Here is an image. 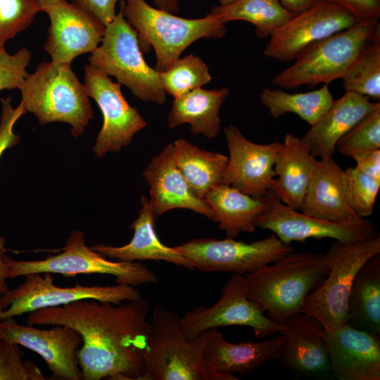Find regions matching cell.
<instances>
[{
    "mask_svg": "<svg viewBox=\"0 0 380 380\" xmlns=\"http://www.w3.org/2000/svg\"><path fill=\"white\" fill-rule=\"evenodd\" d=\"M149 303L140 297L120 304L82 300L28 313L29 325H65L82 336L77 352L85 380H143Z\"/></svg>",
    "mask_w": 380,
    "mask_h": 380,
    "instance_id": "obj_1",
    "label": "cell"
},
{
    "mask_svg": "<svg viewBox=\"0 0 380 380\" xmlns=\"http://www.w3.org/2000/svg\"><path fill=\"white\" fill-rule=\"evenodd\" d=\"M329 269L325 253L293 251L277 262L246 274L247 295L270 320L281 324L302 312L306 296L322 284Z\"/></svg>",
    "mask_w": 380,
    "mask_h": 380,
    "instance_id": "obj_2",
    "label": "cell"
},
{
    "mask_svg": "<svg viewBox=\"0 0 380 380\" xmlns=\"http://www.w3.org/2000/svg\"><path fill=\"white\" fill-rule=\"evenodd\" d=\"M120 8L126 20L137 32L141 52L153 49L158 72L167 70L193 42L201 38H222L226 27L211 13L204 18L188 19L153 8L144 0H122Z\"/></svg>",
    "mask_w": 380,
    "mask_h": 380,
    "instance_id": "obj_3",
    "label": "cell"
},
{
    "mask_svg": "<svg viewBox=\"0 0 380 380\" xmlns=\"http://www.w3.org/2000/svg\"><path fill=\"white\" fill-rule=\"evenodd\" d=\"M19 89L20 103L40 125L68 123L72 136L77 137L94 118L85 85L70 64L42 62L33 73L28 74Z\"/></svg>",
    "mask_w": 380,
    "mask_h": 380,
    "instance_id": "obj_4",
    "label": "cell"
},
{
    "mask_svg": "<svg viewBox=\"0 0 380 380\" xmlns=\"http://www.w3.org/2000/svg\"><path fill=\"white\" fill-rule=\"evenodd\" d=\"M151 315L143 380H216L206 368L203 354L217 329L189 340L182 334L176 313L158 305Z\"/></svg>",
    "mask_w": 380,
    "mask_h": 380,
    "instance_id": "obj_5",
    "label": "cell"
},
{
    "mask_svg": "<svg viewBox=\"0 0 380 380\" xmlns=\"http://www.w3.org/2000/svg\"><path fill=\"white\" fill-rule=\"evenodd\" d=\"M378 32L379 21L358 22L318 41L304 49L293 65L274 75L272 84L292 90L303 85L329 84L341 79Z\"/></svg>",
    "mask_w": 380,
    "mask_h": 380,
    "instance_id": "obj_6",
    "label": "cell"
},
{
    "mask_svg": "<svg viewBox=\"0 0 380 380\" xmlns=\"http://www.w3.org/2000/svg\"><path fill=\"white\" fill-rule=\"evenodd\" d=\"M89 64L113 76L138 99L158 105L165 101L159 72L150 67L142 56L137 32L125 18L120 8L106 25L103 37L90 53Z\"/></svg>",
    "mask_w": 380,
    "mask_h": 380,
    "instance_id": "obj_7",
    "label": "cell"
},
{
    "mask_svg": "<svg viewBox=\"0 0 380 380\" xmlns=\"http://www.w3.org/2000/svg\"><path fill=\"white\" fill-rule=\"evenodd\" d=\"M325 254L329 274L306 296L301 312L317 318L326 331H331L346 323L355 277L369 259L380 254V236L353 243L335 240Z\"/></svg>",
    "mask_w": 380,
    "mask_h": 380,
    "instance_id": "obj_8",
    "label": "cell"
},
{
    "mask_svg": "<svg viewBox=\"0 0 380 380\" xmlns=\"http://www.w3.org/2000/svg\"><path fill=\"white\" fill-rule=\"evenodd\" d=\"M62 250L42 260H15L5 253L2 258L9 267V279L31 273L51 272L65 277L108 274L115 277L117 284L134 287L158 281L157 276L141 262L107 259L87 246L81 231H72Z\"/></svg>",
    "mask_w": 380,
    "mask_h": 380,
    "instance_id": "obj_9",
    "label": "cell"
},
{
    "mask_svg": "<svg viewBox=\"0 0 380 380\" xmlns=\"http://www.w3.org/2000/svg\"><path fill=\"white\" fill-rule=\"evenodd\" d=\"M141 297L134 286H83L61 287L54 284L51 272H36L25 276L24 282L8 289L0 297V321L36 310L57 307L82 300H96L120 304Z\"/></svg>",
    "mask_w": 380,
    "mask_h": 380,
    "instance_id": "obj_10",
    "label": "cell"
},
{
    "mask_svg": "<svg viewBox=\"0 0 380 380\" xmlns=\"http://www.w3.org/2000/svg\"><path fill=\"white\" fill-rule=\"evenodd\" d=\"M175 248L191 262L195 270L239 274L253 272L293 251L273 233L251 243L231 237L222 240L202 238L191 239Z\"/></svg>",
    "mask_w": 380,
    "mask_h": 380,
    "instance_id": "obj_11",
    "label": "cell"
},
{
    "mask_svg": "<svg viewBox=\"0 0 380 380\" xmlns=\"http://www.w3.org/2000/svg\"><path fill=\"white\" fill-rule=\"evenodd\" d=\"M178 324L183 336L189 340L208 330L222 327H249L258 338L279 333L283 329L282 324L270 320L262 308L248 297L245 279L239 274L229 277L215 304L208 308L198 306L186 312L179 317Z\"/></svg>",
    "mask_w": 380,
    "mask_h": 380,
    "instance_id": "obj_12",
    "label": "cell"
},
{
    "mask_svg": "<svg viewBox=\"0 0 380 380\" xmlns=\"http://www.w3.org/2000/svg\"><path fill=\"white\" fill-rule=\"evenodd\" d=\"M262 198L265 209L256 217L255 227L270 230L286 245L311 238L353 243L379 235L374 224L366 218L350 222L328 221L299 213L284 203L272 190Z\"/></svg>",
    "mask_w": 380,
    "mask_h": 380,
    "instance_id": "obj_13",
    "label": "cell"
},
{
    "mask_svg": "<svg viewBox=\"0 0 380 380\" xmlns=\"http://www.w3.org/2000/svg\"><path fill=\"white\" fill-rule=\"evenodd\" d=\"M84 85L87 94L96 102L103 115L93 151L98 158L109 152H119L129 146L134 135L146 126L137 109L123 96L120 84L91 64L84 66Z\"/></svg>",
    "mask_w": 380,
    "mask_h": 380,
    "instance_id": "obj_14",
    "label": "cell"
},
{
    "mask_svg": "<svg viewBox=\"0 0 380 380\" xmlns=\"http://www.w3.org/2000/svg\"><path fill=\"white\" fill-rule=\"evenodd\" d=\"M358 22L343 8L320 1L277 29L270 36L263 54L280 61H293L312 44Z\"/></svg>",
    "mask_w": 380,
    "mask_h": 380,
    "instance_id": "obj_15",
    "label": "cell"
},
{
    "mask_svg": "<svg viewBox=\"0 0 380 380\" xmlns=\"http://www.w3.org/2000/svg\"><path fill=\"white\" fill-rule=\"evenodd\" d=\"M283 340L275 359L285 369L320 379H333L326 331L315 317L303 312L293 314L281 323Z\"/></svg>",
    "mask_w": 380,
    "mask_h": 380,
    "instance_id": "obj_16",
    "label": "cell"
},
{
    "mask_svg": "<svg viewBox=\"0 0 380 380\" xmlns=\"http://www.w3.org/2000/svg\"><path fill=\"white\" fill-rule=\"evenodd\" d=\"M12 319L0 321L4 338L39 354L52 372L51 379H83L77 356L82 338L77 331L65 325L42 329Z\"/></svg>",
    "mask_w": 380,
    "mask_h": 380,
    "instance_id": "obj_17",
    "label": "cell"
},
{
    "mask_svg": "<svg viewBox=\"0 0 380 380\" xmlns=\"http://www.w3.org/2000/svg\"><path fill=\"white\" fill-rule=\"evenodd\" d=\"M224 132L229 156L222 184L252 197H262L276 177L274 166L281 143L252 142L233 125L225 127Z\"/></svg>",
    "mask_w": 380,
    "mask_h": 380,
    "instance_id": "obj_18",
    "label": "cell"
},
{
    "mask_svg": "<svg viewBox=\"0 0 380 380\" xmlns=\"http://www.w3.org/2000/svg\"><path fill=\"white\" fill-rule=\"evenodd\" d=\"M44 12L51 23L43 47L52 62L71 65L75 58L91 53L101 42L106 26L75 4L63 0Z\"/></svg>",
    "mask_w": 380,
    "mask_h": 380,
    "instance_id": "obj_19",
    "label": "cell"
},
{
    "mask_svg": "<svg viewBox=\"0 0 380 380\" xmlns=\"http://www.w3.org/2000/svg\"><path fill=\"white\" fill-rule=\"evenodd\" d=\"M326 335L333 379H380V338L346 323Z\"/></svg>",
    "mask_w": 380,
    "mask_h": 380,
    "instance_id": "obj_20",
    "label": "cell"
},
{
    "mask_svg": "<svg viewBox=\"0 0 380 380\" xmlns=\"http://www.w3.org/2000/svg\"><path fill=\"white\" fill-rule=\"evenodd\" d=\"M143 177L149 186V203L157 217L172 209L184 208L215 222L210 207L193 194L177 167L172 155V144H167L152 158Z\"/></svg>",
    "mask_w": 380,
    "mask_h": 380,
    "instance_id": "obj_21",
    "label": "cell"
},
{
    "mask_svg": "<svg viewBox=\"0 0 380 380\" xmlns=\"http://www.w3.org/2000/svg\"><path fill=\"white\" fill-rule=\"evenodd\" d=\"M281 335L261 342L233 343L217 329L204 348L203 358L208 370L216 380H238L265 362L275 360L282 342Z\"/></svg>",
    "mask_w": 380,
    "mask_h": 380,
    "instance_id": "obj_22",
    "label": "cell"
},
{
    "mask_svg": "<svg viewBox=\"0 0 380 380\" xmlns=\"http://www.w3.org/2000/svg\"><path fill=\"white\" fill-rule=\"evenodd\" d=\"M379 104L367 96L346 91L301 139L315 158L332 157L339 139Z\"/></svg>",
    "mask_w": 380,
    "mask_h": 380,
    "instance_id": "obj_23",
    "label": "cell"
},
{
    "mask_svg": "<svg viewBox=\"0 0 380 380\" xmlns=\"http://www.w3.org/2000/svg\"><path fill=\"white\" fill-rule=\"evenodd\" d=\"M301 210L328 221L350 222L362 219L349 203L343 184V170L332 157L317 160Z\"/></svg>",
    "mask_w": 380,
    "mask_h": 380,
    "instance_id": "obj_24",
    "label": "cell"
},
{
    "mask_svg": "<svg viewBox=\"0 0 380 380\" xmlns=\"http://www.w3.org/2000/svg\"><path fill=\"white\" fill-rule=\"evenodd\" d=\"M141 208L138 217L133 221L130 228L134 230L132 240L122 246L104 244L91 247L95 251L112 260L137 262L141 260H158L194 270L191 262L182 255L175 247L163 244L156 234L154 224L158 217L147 197L142 196Z\"/></svg>",
    "mask_w": 380,
    "mask_h": 380,
    "instance_id": "obj_25",
    "label": "cell"
},
{
    "mask_svg": "<svg viewBox=\"0 0 380 380\" xmlns=\"http://www.w3.org/2000/svg\"><path fill=\"white\" fill-rule=\"evenodd\" d=\"M317 160L307 144L293 134H286L275 160L274 170L277 178L270 190L287 205L301 210L304 197Z\"/></svg>",
    "mask_w": 380,
    "mask_h": 380,
    "instance_id": "obj_26",
    "label": "cell"
},
{
    "mask_svg": "<svg viewBox=\"0 0 380 380\" xmlns=\"http://www.w3.org/2000/svg\"><path fill=\"white\" fill-rule=\"evenodd\" d=\"M229 93L227 87L211 90L200 87L174 98L167 116L168 127L186 123L193 134L215 138L221 128L220 108Z\"/></svg>",
    "mask_w": 380,
    "mask_h": 380,
    "instance_id": "obj_27",
    "label": "cell"
},
{
    "mask_svg": "<svg viewBox=\"0 0 380 380\" xmlns=\"http://www.w3.org/2000/svg\"><path fill=\"white\" fill-rule=\"evenodd\" d=\"M203 200L213 211L220 229L231 238L241 232L253 233L256 217L265 209L262 196L254 198L222 183L213 186Z\"/></svg>",
    "mask_w": 380,
    "mask_h": 380,
    "instance_id": "obj_28",
    "label": "cell"
},
{
    "mask_svg": "<svg viewBox=\"0 0 380 380\" xmlns=\"http://www.w3.org/2000/svg\"><path fill=\"white\" fill-rule=\"evenodd\" d=\"M346 324L380 338V255L357 272L350 293Z\"/></svg>",
    "mask_w": 380,
    "mask_h": 380,
    "instance_id": "obj_29",
    "label": "cell"
},
{
    "mask_svg": "<svg viewBox=\"0 0 380 380\" xmlns=\"http://www.w3.org/2000/svg\"><path fill=\"white\" fill-rule=\"evenodd\" d=\"M172 155L191 191L197 197L204 199L213 186L222 183L227 156L201 149L184 139L172 143Z\"/></svg>",
    "mask_w": 380,
    "mask_h": 380,
    "instance_id": "obj_30",
    "label": "cell"
},
{
    "mask_svg": "<svg viewBox=\"0 0 380 380\" xmlns=\"http://www.w3.org/2000/svg\"><path fill=\"white\" fill-rule=\"evenodd\" d=\"M260 101L273 118L291 113L312 126L331 106L334 99L327 84H324L317 90L294 94L264 87Z\"/></svg>",
    "mask_w": 380,
    "mask_h": 380,
    "instance_id": "obj_31",
    "label": "cell"
},
{
    "mask_svg": "<svg viewBox=\"0 0 380 380\" xmlns=\"http://www.w3.org/2000/svg\"><path fill=\"white\" fill-rule=\"evenodd\" d=\"M210 13L224 23L232 20L250 22L255 26L259 38L270 36L295 15L277 0H239L229 6H215Z\"/></svg>",
    "mask_w": 380,
    "mask_h": 380,
    "instance_id": "obj_32",
    "label": "cell"
},
{
    "mask_svg": "<svg viewBox=\"0 0 380 380\" xmlns=\"http://www.w3.org/2000/svg\"><path fill=\"white\" fill-rule=\"evenodd\" d=\"M346 91L380 100V32L364 47L341 78Z\"/></svg>",
    "mask_w": 380,
    "mask_h": 380,
    "instance_id": "obj_33",
    "label": "cell"
},
{
    "mask_svg": "<svg viewBox=\"0 0 380 380\" xmlns=\"http://www.w3.org/2000/svg\"><path fill=\"white\" fill-rule=\"evenodd\" d=\"M159 78L165 92L177 98L210 82L211 75L201 58L189 54L159 72Z\"/></svg>",
    "mask_w": 380,
    "mask_h": 380,
    "instance_id": "obj_34",
    "label": "cell"
},
{
    "mask_svg": "<svg viewBox=\"0 0 380 380\" xmlns=\"http://www.w3.org/2000/svg\"><path fill=\"white\" fill-rule=\"evenodd\" d=\"M377 149H380V104L336 145V150L350 158Z\"/></svg>",
    "mask_w": 380,
    "mask_h": 380,
    "instance_id": "obj_35",
    "label": "cell"
},
{
    "mask_svg": "<svg viewBox=\"0 0 380 380\" xmlns=\"http://www.w3.org/2000/svg\"><path fill=\"white\" fill-rule=\"evenodd\" d=\"M343 184L349 203L361 218L372 214L379 191L380 180L356 167L343 170Z\"/></svg>",
    "mask_w": 380,
    "mask_h": 380,
    "instance_id": "obj_36",
    "label": "cell"
},
{
    "mask_svg": "<svg viewBox=\"0 0 380 380\" xmlns=\"http://www.w3.org/2000/svg\"><path fill=\"white\" fill-rule=\"evenodd\" d=\"M39 11L34 0H0V49L30 27Z\"/></svg>",
    "mask_w": 380,
    "mask_h": 380,
    "instance_id": "obj_37",
    "label": "cell"
},
{
    "mask_svg": "<svg viewBox=\"0 0 380 380\" xmlns=\"http://www.w3.org/2000/svg\"><path fill=\"white\" fill-rule=\"evenodd\" d=\"M18 343L0 338V380H44L40 369L30 360H23Z\"/></svg>",
    "mask_w": 380,
    "mask_h": 380,
    "instance_id": "obj_38",
    "label": "cell"
},
{
    "mask_svg": "<svg viewBox=\"0 0 380 380\" xmlns=\"http://www.w3.org/2000/svg\"><path fill=\"white\" fill-rule=\"evenodd\" d=\"M32 53L27 48H21L11 54L5 48L0 49V91L19 89L28 75Z\"/></svg>",
    "mask_w": 380,
    "mask_h": 380,
    "instance_id": "obj_39",
    "label": "cell"
},
{
    "mask_svg": "<svg viewBox=\"0 0 380 380\" xmlns=\"http://www.w3.org/2000/svg\"><path fill=\"white\" fill-rule=\"evenodd\" d=\"M1 115L0 120V158L6 149L17 145L20 137L13 132L17 120L27 113L22 103L13 108L11 98L1 99ZM1 236V235H0Z\"/></svg>",
    "mask_w": 380,
    "mask_h": 380,
    "instance_id": "obj_40",
    "label": "cell"
},
{
    "mask_svg": "<svg viewBox=\"0 0 380 380\" xmlns=\"http://www.w3.org/2000/svg\"><path fill=\"white\" fill-rule=\"evenodd\" d=\"M346 10L359 22L379 21L380 0H320Z\"/></svg>",
    "mask_w": 380,
    "mask_h": 380,
    "instance_id": "obj_41",
    "label": "cell"
},
{
    "mask_svg": "<svg viewBox=\"0 0 380 380\" xmlns=\"http://www.w3.org/2000/svg\"><path fill=\"white\" fill-rule=\"evenodd\" d=\"M119 0H72V3L92 15L103 25L115 18V5Z\"/></svg>",
    "mask_w": 380,
    "mask_h": 380,
    "instance_id": "obj_42",
    "label": "cell"
},
{
    "mask_svg": "<svg viewBox=\"0 0 380 380\" xmlns=\"http://www.w3.org/2000/svg\"><path fill=\"white\" fill-rule=\"evenodd\" d=\"M352 158L357 169L380 180V149L365 152Z\"/></svg>",
    "mask_w": 380,
    "mask_h": 380,
    "instance_id": "obj_43",
    "label": "cell"
},
{
    "mask_svg": "<svg viewBox=\"0 0 380 380\" xmlns=\"http://www.w3.org/2000/svg\"><path fill=\"white\" fill-rule=\"evenodd\" d=\"M281 5L294 15L299 14L317 4L320 0H277Z\"/></svg>",
    "mask_w": 380,
    "mask_h": 380,
    "instance_id": "obj_44",
    "label": "cell"
},
{
    "mask_svg": "<svg viewBox=\"0 0 380 380\" xmlns=\"http://www.w3.org/2000/svg\"><path fill=\"white\" fill-rule=\"evenodd\" d=\"M6 251L5 239L0 236V294L5 293L9 289L6 284V280L9 279V267L2 258Z\"/></svg>",
    "mask_w": 380,
    "mask_h": 380,
    "instance_id": "obj_45",
    "label": "cell"
},
{
    "mask_svg": "<svg viewBox=\"0 0 380 380\" xmlns=\"http://www.w3.org/2000/svg\"><path fill=\"white\" fill-rule=\"evenodd\" d=\"M157 8L170 12L178 13L179 11V4L177 0H153Z\"/></svg>",
    "mask_w": 380,
    "mask_h": 380,
    "instance_id": "obj_46",
    "label": "cell"
},
{
    "mask_svg": "<svg viewBox=\"0 0 380 380\" xmlns=\"http://www.w3.org/2000/svg\"><path fill=\"white\" fill-rule=\"evenodd\" d=\"M39 5L41 11H44L48 7L63 0H34Z\"/></svg>",
    "mask_w": 380,
    "mask_h": 380,
    "instance_id": "obj_47",
    "label": "cell"
},
{
    "mask_svg": "<svg viewBox=\"0 0 380 380\" xmlns=\"http://www.w3.org/2000/svg\"><path fill=\"white\" fill-rule=\"evenodd\" d=\"M220 3V6H226L231 5L235 2H236L239 0H218Z\"/></svg>",
    "mask_w": 380,
    "mask_h": 380,
    "instance_id": "obj_48",
    "label": "cell"
},
{
    "mask_svg": "<svg viewBox=\"0 0 380 380\" xmlns=\"http://www.w3.org/2000/svg\"><path fill=\"white\" fill-rule=\"evenodd\" d=\"M0 338H4V334L0 328Z\"/></svg>",
    "mask_w": 380,
    "mask_h": 380,
    "instance_id": "obj_49",
    "label": "cell"
}]
</instances>
